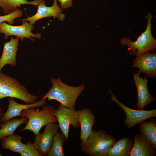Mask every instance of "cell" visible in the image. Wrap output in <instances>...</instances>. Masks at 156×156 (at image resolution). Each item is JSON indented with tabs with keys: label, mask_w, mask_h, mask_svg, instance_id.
Listing matches in <instances>:
<instances>
[{
	"label": "cell",
	"mask_w": 156,
	"mask_h": 156,
	"mask_svg": "<svg viewBox=\"0 0 156 156\" xmlns=\"http://www.w3.org/2000/svg\"><path fill=\"white\" fill-rule=\"evenodd\" d=\"M52 86L48 92L41 99L55 100L64 106L75 110L76 100L85 89L83 85L77 86L66 84L60 78L51 77Z\"/></svg>",
	"instance_id": "obj_1"
},
{
	"label": "cell",
	"mask_w": 156,
	"mask_h": 156,
	"mask_svg": "<svg viewBox=\"0 0 156 156\" xmlns=\"http://www.w3.org/2000/svg\"><path fill=\"white\" fill-rule=\"evenodd\" d=\"M31 107L24 110L21 112V117L28 119L25 127L21 131L28 130L32 131L35 136L40 132L41 128L46 125L57 122L54 114L55 108L53 106L44 105L42 109L39 108Z\"/></svg>",
	"instance_id": "obj_2"
},
{
	"label": "cell",
	"mask_w": 156,
	"mask_h": 156,
	"mask_svg": "<svg viewBox=\"0 0 156 156\" xmlns=\"http://www.w3.org/2000/svg\"><path fill=\"white\" fill-rule=\"evenodd\" d=\"M15 98L27 104L36 102L38 96L31 94L16 79L0 72V100Z\"/></svg>",
	"instance_id": "obj_3"
},
{
	"label": "cell",
	"mask_w": 156,
	"mask_h": 156,
	"mask_svg": "<svg viewBox=\"0 0 156 156\" xmlns=\"http://www.w3.org/2000/svg\"><path fill=\"white\" fill-rule=\"evenodd\" d=\"M116 141L113 135L103 130H93L81 151L90 156H107L108 151Z\"/></svg>",
	"instance_id": "obj_4"
},
{
	"label": "cell",
	"mask_w": 156,
	"mask_h": 156,
	"mask_svg": "<svg viewBox=\"0 0 156 156\" xmlns=\"http://www.w3.org/2000/svg\"><path fill=\"white\" fill-rule=\"evenodd\" d=\"M148 22L145 31L134 41H131L129 37L121 39L122 45H126L128 49L131 50L129 54L138 56L145 53L151 51L155 52L156 49V39L153 36L151 31V21L152 15L148 11L147 13Z\"/></svg>",
	"instance_id": "obj_5"
},
{
	"label": "cell",
	"mask_w": 156,
	"mask_h": 156,
	"mask_svg": "<svg viewBox=\"0 0 156 156\" xmlns=\"http://www.w3.org/2000/svg\"><path fill=\"white\" fill-rule=\"evenodd\" d=\"M111 94V100L116 103L123 110L126 115L123 122L128 128H131L145 120L156 116V109L149 110H135L129 108L120 102L109 89Z\"/></svg>",
	"instance_id": "obj_6"
},
{
	"label": "cell",
	"mask_w": 156,
	"mask_h": 156,
	"mask_svg": "<svg viewBox=\"0 0 156 156\" xmlns=\"http://www.w3.org/2000/svg\"><path fill=\"white\" fill-rule=\"evenodd\" d=\"M54 113L59 127L68 141L70 126L71 125L75 128L80 126L77 110L66 108L60 103L58 109H54Z\"/></svg>",
	"instance_id": "obj_7"
},
{
	"label": "cell",
	"mask_w": 156,
	"mask_h": 156,
	"mask_svg": "<svg viewBox=\"0 0 156 156\" xmlns=\"http://www.w3.org/2000/svg\"><path fill=\"white\" fill-rule=\"evenodd\" d=\"M22 24L20 26H13L7 24L4 22L0 23V33L4 35V38L7 39L10 36H16L18 37L23 41L25 38L30 39L34 42V38H40L41 37L40 33L36 34L31 31L34 26L27 21H22Z\"/></svg>",
	"instance_id": "obj_8"
},
{
	"label": "cell",
	"mask_w": 156,
	"mask_h": 156,
	"mask_svg": "<svg viewBox=\"0 0 156 156\" xmlns=\"http://www.w3.org/2000/svg\"><path fill=\"white\" fill-rule=\"evenodd\" d=\"M59 128L57 122L46 125L43 133L40 132L35 135L33 143L35 148L42 156H47L51 147L54 136Z\"/></svg>",
	"instance_id": "obj_9"
},
{
	"label": "cell",
	"mask_w": 156,
	"mask_h": 156,
	"mask_svg": "<svg viewBox=\"0 0 156 156\" xmlns=\"http://www.w3.org/2000/svg\"><path fill=\"white\" fill-rule=\"evenodd\" d=\"M53 5L50 7L46 5L45 0H41L38 5L37 12L36 14L31 17L28 16L25 19H21V21H28L31 25H33L35 22L42 18L49 17H56L60 21H63L65 15L62 13V9L58 4L57 0H53Z\"/></svg>",
	"instance_id": "obj_10"
},
{
	"label": "cell",
	"mask_w": 156,
	"mask_h": 156,
	"mask_svg": "<svg viewBox=\"0 0 156 156\" xmlns=\"http://www.w3.org/2000/svg\"><path fill=\"white\" fill-rule=\"evenodd\" d=\"M132 63L133 67L139 69L138 73L142 72L149 78L156 77V54L149 52L136 56Z\"/></svg>",
	"instance_id": "obj_11"
},
{
	"label": "cell",
	"mask_w": 156,
	"mask_h": 156,
	"mask_svg": "<svg viewBox=\"0 0 156 156\" xmlns=\"http://www.w3.org/2000/svg\"><path fill=\"white\" fill-rule=\"evenodd\" d=\"M78 119L81 128L80 139L81 148L84 145L92 133L95 122V116L91 110L84 108L77 110Z\"/></svg>",
	"instance_id": "obj_12"
},
{
	"label": "cell",
	"mask_w": 156,
	"mask_h": 156,
	"mask_svg": "<svg viewBox=\"0 0 156 156\" xmlns=\"http://www.w3.org/2000/svg\"><path fill=\"white\" fill-rule=\"evenodd\" d=\"M140 73H133V79L137 91V102L136 107L139 110H143L155 99L149 93L147 88L148 80L146 77H140Z\"/></svg>",
	"instance_id": "obj_13"
},
{
	"label": "cell",
	"mask_w": 156,
	"mask_h": 156,
	"mask_svg": "<svg viewBox=\"0 0 156 156\" xmlns=\"http://www.w3.org/2000/svg\"><path fill=\"white\" fill-rule=\"evenodd\" d=\"M8 107L6 111L0 118V121L3 122L12 118L21 116L23 110L31 107H37L46 105V99H41L34 103L23 104L16 102L13 98L8 97Z\"/></svg>",
	"instance_id": "obj_14"
},
{
	"label": "cell",
	"mask_w": 156,
	"mask_h": 156,
	"mask_svg": "<svg viewBox=\"0 0 156 156\" xmlns=\"http://www.w3.org/2000/svg\"><path fill=\"white\" fill-rule=\"evenodd\" d=\"M19 39L18 37L14 39L11 36L9 41L4 43L0 58V72L5 65L9 64L13 67L16 66V56Z\"/></svg>",
	"instance_id": "obj_15"
},
{
	"label": "cell",
	"mask_w": 156,
	"mask_h": 156,
	"mask_svg": "<svg viewBox=\"0 0 156 156\" xmlns=\"http://www.w3.org/2000/svg\"><path fill=\"white\" fill-rule=\"evenodd\" d=\"M134 143L130 156H155L156 152L140 134L133 137Z\"/></svg>",
	"instance_id": "obj_16"
},
{
	"label": "cell",
	"mask_w": 156,
	"mask_h": 156,
	"mask_svg": "<svg viewBox=\"0 0 156 156\" xmlns=\"http://www.w3.org/2000/svg\"><path fill=\"white\" fill-rule=\"evenodd\" d=\"M140 134L154 149H156V122L154 119L139 124Z\"/></svg>",
	"instance_id": "obj_17"
},
{
	"label": "cell",
	"mask_w": 156,
	"mask_h": 156,
	"mask_svg": "<svg viewBox=\"0 0 156 156\" xmlns=\"http://www.w3.org/2000/svg\"><path fill=\"white\" fill-rule=\"evenodd\" d=\"M132 140L127 137H123L116 141L109 149L107 156H130L132 149Z\"/></svg>",
	"instance_id": "obj_18"
},
{
	"label": "cell",
	"mask_w": 156,
	"mask_h": 156,
	"mask_svg": "<svg viewBox=\"0 0 156 156\" xmlns=\"http://www.w3.org/2000/svg\"><path fill=\"white\" fill-rule=\"evenodd\" d=\"M23 138L18 134H13L6 136L1 140V147L13 153L20 154L26 147V144L21 142Z\"/></svg>",
	"instance_id": "obj_19"
},
{
	"label": "cell",
	"mask_w": 156,
	"mask_h": 156,
	"mask_svg": "<svg viewBox=\"0 0 156 156\" xmlns=\"http://www.w3.org/2000/svg\"><path fill=\"white\" fill-rule=\"evenodd\" d=\"M28 119L21 117L20 119L12 118L0 124V140L14 134L16 129L21 124L27 123Z\"/></svg>",
	"instance_id": "obj_20"
},
{
	"label": "cell",
	"mask_w": 156,
	"mask_h": 156,
	"mask_svg": "<svg viewBox=\"0 0 156 156\" xmlns=\"http://www.w3.org/2000/svg\"><path fill=\"white\" fill-rule=\"evenodd\" d=\"M41 0L28 1L27 0H0V8L6 14L11 13L23 4H31L37 6Z\"/></svg>",
	"instance_id": "obj_21"
},
{
	"label": "cell",
	"mask_w": 156,
	"mask_h": 156,
	"mask_svg": "<svg viewBox=\"0 0 156 156\" xmlns=\"http://www.w3.org/2000/svg\"><path fill=\"white\" fill-rule=\"evenodd\" d=\"M66 140V138L63 133L57 132L54 136L51 147L47 156H64L63 145Z\"/></svg>",
	"instance_id": "obj_22"
},
{
	"label": "cell",
	"mask_w": 156,
	"mask_h": 156,
	"mask_svg": "<svg viewBox=\"0 0 156 156\" xmlns=\"http://www.w3.org/2000/svg\"><path fill=\"white\" fill-rule=\"evenodd\" d=\"M23 15V12L19 8H18L13 12L3 16H0V23L7 22L10 25L12 24L14 20L17 18L21 17Z\"/></svg>",
	"instance_id": "obj_23"
},
{
	"label": "cell",
	"mask_w": 156,
	"mask_h": 156,
	"mask_svg": "<svg viewBox=\"0 0 156 156\" xmlns=\"http://www.w3.org/2000/svg\"><path fill=\"white\" fill-rule=\"evenodd\" d=\"M25 149L20 153L21 156H43L30 141L26 144Z\"/></svg>",
	"instance_id": "obj_24"
},
{
	"label": "cell",
	"mask_w": 156,
	"mask_h": 156,
	"mask_svg": "<svg viewBox=\"0 0 156 156\" xmlns=\"http://www.w3.org/2000/svg\"><path fill=\"white\" fill-rule=\"evenodd\" d=\"M72 0H58L60 6L62 9H66L71 8L73 5Z\"/></svg>",
	"instance_id": "obj_25"
},
{
	"label": "cell",
	"mask_w": 156,
	"mask_h": 156,
	"mask_svg": "<svg viewBox=\"0 0 156 156\" xmlns=\"http://www.w3.org/2000/svg\"><path fill=\"white\" fill-rule=\"evenodd\" d=\"M3 114V109L1 107H0V118Z\"/></svg>",
	"instance_id": "obj_26"
},
{
	"label": "cell",
	"mask_w": 156,
	"mask_h": 156,
	"mask_svg": "<svg viewBox=\"0 0 156 156\" xmlns=\"http://www.w3.org/2000/svg\"><path fill=\"white\" fill-rule=\"evenodd\" d=\"M1 156V154L0 153V156Z\"/></svg>",
	"instance_id": "obj_27"
}]
</instances>
